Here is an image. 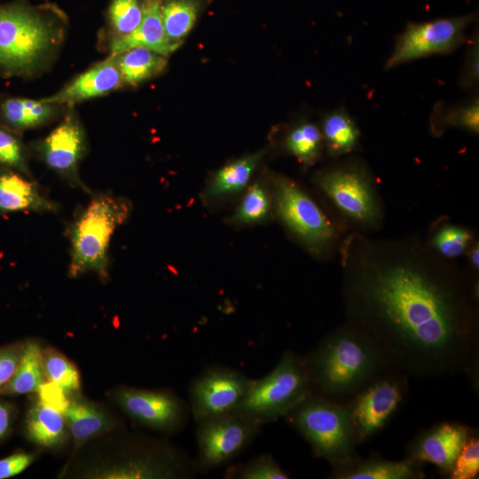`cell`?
I'll list each match as a JSON object with an SVG mask.
<instances>
[{"label": "cell", "instance_id": "3957f363", "mask_svg": "<svg viewBox=\"0 0 479 479\" xmlns=\"http://www.w3.org/2000/svg\"><path fill=\"white\" fill-rule=\"evenodd\" d=\"M303 359L313 393L338 402L389 369L373 343L347 323L326 335Z\"/></svg>", "mask_w": 479, "mask_h": 479}, {"label": "cell", "instance_id": "44dd1931", "mask_svg": "<svg viewBox=\"0 0 479 479\" xmlns=\"http://www.w3.org/2000/svg\"><path fill=\"white\" fill-rule=\"evenodd\" d=\"M264 154L263 150L228 162L220 168L203 189L206 202L216 201L242 192Z\"/></svg>", "mask_w": 479, "mask_h": 479}, {"label": "cell", "instance_id": "ab89813d", "mask_svg": "<svg viewBox=\"0 0 479 479\" xmlns=\"http://www.w3.org/2000/svg\"><path fill=\"white\" fill-rule=\"evenodd\" d=\"M35 459L34 453L16 452L0 459V479L14 476L24 471Z\"/></svg>", "mask_w": 479, "mask_h": 479}, {"label": "cell", "instance_id": "484cf974", "mask_svg": "<svg viewBox=\"0 0 479 479\" xmlns=\"http://www.w3.org/2000/svg\"><path fill=\"white\" fill-rule=\"evenodd\" d=\"M26 426L31 441L43 447H52L63 440L66 418L64 413L38 401L29 411Z\"/></svg>", "mask_w": 479, "mask_h": 479}, {"label": "cell", "instance_id": "8d00e7d4", "mask_svg": "<svg viewBox=\"0 0 479 479\" xmlns=\"http://www.w3.org/2000/svg\"><path fill=\"white\" fill-rule=\"evenodd\" d=\"M479 81V38L478 33H474L467 47L465 61L460 75V85L465 90H470L478 84Z\"/></svg>", "mask_w": 479, "mask_h": 479}, {"label": "cell", "instance_id": "5bb4252c", "mask_svg": "<svg viewBox=\"0 0 479 479\" xmlns=\"http://www.w3.org/2000/svg\"><path fill=\"white\" fill-rule=\"evenodd\" d=\"M115 397L132 420L166 433L179 430L190 412L189 406L169 390L122 388L116 391Z\"/></svg>", "mask_w": 479, "mask_h": 479}, {"label": "cell", "instance_id": "8fae6325", "mask_svg": "<svg viewBox=\"0 0 479 479\" xmlns=\"http://www.w3.org/2000/svg\"><path fill=\"white\" fill-rule=\"evenodd\" d=\"M28 148L71 187L90 195L92 193L79 172L81 162L88 152V139L75 106L68 107L53 130L44 137L31 143Z\"/></svg>", "mask_w": 479, "mask_h": 479}, {"label": "cell", "instance_id": "e575fe53", "mask_svg": "<svg viewBox=\"0 0 479 479\" xmlns=\"http://www.w3.org/2000/svg\"><path fill=\"white\" fill-rule=\"evenodd\" d=\"M471 240L467 230L452 224L442 226L432 238V246L445 257L462 255Z\"/></svg>", "mask_w": 479, "mask_h": 479}, {"label": "cell", "instance_id": "83f0119b", "mask_svg": "<svg viewBox=\"0 0 479 479\" xmlns=\"http://www.w3.org/2000/svg\"><path fill=\"white\" fill-rule=\"evenodd\" d=\"M144 0H110L102 32L103 45L132 33L140 24Z\"/></svg>", "mask_w": 479, "mask_h": 479}, {"label": "cell", "instance_id": "60d3db41", "mask_svg": "<svg viewBox=\"0 0 479 479\" xmlns=\"http://www.w3.org/2000/svg\"><path fill=\"white\" fill-rule=\"evenodd\" d=\"M13 410L9 404L0 403V439L4 437L12 426Z\"/></svg>", "mask_w": 479, "mask_h": 479}, {"label": "cell", "instance_id": "6da1fadb", "mask_svg": "<svg viewBox=\"0 0 479 479\" xmlns=\"http://www.w3.org/2000/svg\"><path fill=\"white\" fill-rule=\"evenodd\" d=\"M358 254L345 266L347 324L389 369L434 378L477 368L478 317L456 274L406 253Z\"/></svg>", "mask_w": 479, "mask_h": 479}, {"label": "cell", "instance_id": "2e32d148", "mask_svg": "<svg viewBox=\"0 0 479 479\" xmlns=\"http://www.w3.org/2000/svg\"><path fill=\"white\" fill-rule=\"evenodd\" d=\"M123 87L115 57L109 54L105 59L75 76L56 93L43 99L71 107L85 100L108 95Z\"/></svg>", "mask_w": 479, "mask_h": 479}, {"label": "cell", "instance_id": "74e56055", "mask_svg": "<svg viewBox=\"0 0 479 479\" xmlns=\"http://www.w3.org/2000/svg\"><path fill=\"white\" fill-rule=\"evenodd\" d=\"M24 344L15 343L0 348V388L14 375L20 365Z\"/></svg>", "mask_w": 479, "mask_h": 479}, {"label": "cell", "instance_id": "8992f818", "mask_svg": "<svg viewBox=\"0 0 479 479\" xmlns=\"http://www.w3.org/2000/svg\"><path fill=\"white\" fill-rule=\"evenodd\" d=\"M312 393L303 357L286 350L268 374L254 380L233 412L262 426L284 418Z\"/></svg>", "mask_w": 479, "mask_h": 479}, {"label": "cell", "instance_id": "f1b7e54d", "mask_svg": "<svg viewBox=\"0 0 479 479\" xmlns=\"http://www.w3.org/2000/svg\"><path fill=\"white\" fill-rule=\"evenodd\" d=\"M272 211L271 192L262 180L251 185L234 213L227 218L233 226L249 225L269 218Z\"/></svg>", "mask_w": 479, "mask_h": 479}, {"label": "cell", "instance_id": "5b68a950", "mask_svg": "<svg viewBox=\"0 0 479 479\" xmlns=\"http://www.w3.org/2000/svg\"><path fill=\"white\" fill-rule=\"evenodd\" d=\"M284 418L309 443L313 454L334 468L357 458V443L346 404L312 393Z\"/></svg>", "mask_w": 479, "mask_h": 479}, {"label": "cell", "instance_id": "ac0fdd59", "mask_svg": "<svg viewBox=\"0 0 479 479\" xmlns=\"http://www.w3.org/2000/svg\"><path fill=\"white\" fill-rule=\"evenodd\" d=\"M67 109L68 106L43 98L3 95L0 97V125L22 134L60 119Z\"/></svg>", "mask_w": 479, "mask_h": 479}, {"label": "cell", "instance_id": "9a60e30c", "mask_svg": "<svg viewBox=\"0 0 479 479\" xmlns=\"http://www.w3.org/2000/svg\"><path fill=\"white\" fill-rule=\"evenodd\" d=\"M475 434L469 427L443 422L420 434L408 448V458L436 465L449 475L457 455L467 438Z\"/></svg>", "mask_w": 479, "mask_h": 479}, {"label": "cell", "instance_id": "d590c367", "mask_svg": "<svg viewBox=\"0 0 479 479\" xmlns=\"http://www.w3.org/2000/svg\"><path fill=\"white\" fill-rule=\"evenodd\" d=\"M479 472V439L470 436L457 455L449 473L451 479H474Z\"/></svg>", "mask_w": 479, "mask_h": 479}, {"label": "cell", "instance_id": "d6986e66", "mask_svg": "<svg viewBox=\"0 0 479 479\" xmlns=\"http://www.w3.org/2000/svg\"><path fill=\"white\" fill-rule=\"evenodd\" d=\"M161 0H144L143 17L138 27L130 34L104 44L110 54H117L132 47H145L168 57L179 46L166 35L161 12Z\"/></svg>", "mask_w": 479, "mask_h": 479}, {"label": "cell", "instance_id": "ba28073f", "mask_svg": "<svg viewBox=\"0 0 479 479\" xmlns=\"http://www.w3.org/2000/svg\"><path fill=\"white\" fill-rule=\"evenodd\" d=\"M407 390V376L386 369L346 404L357 444L381 431L397 411Z\"/></svg>", "mask_w": 479, "mask_h": 479}, {"label": "cell", "instance_id": "30bf717a", "mask_svg": "<svg viewBox=\"0 0 479 479\" xmlns=\"http://www.w3.org/2000/svg\"><path fill=\"white\" fill-rule=\"evenodd\" d=\"M196 470L207 473L239 456L259 434L261 425L234 412L196 422Z\"/></svg>", "mask_w": 479, "mask_h": 479}, {"label": "cell", "instance_id": "7402d4cb", "mask_svg": "<svg viewBox=\"0 0 479 479\" xmlns=\"http://www.w3.org/2000/svg\"><path fill=\"white\" fill-rule=\"evenodd\" d=\"M114 55L124 86L136 87L161 74L168 65L166 56L141 46Z\"/></svg>", "mask_w": 479, "mask_h": 479}, {"label": "cell", "instance_id": "d4e9b609", "mask_svg": "<svg viewBox=\"0 0 479 479\" xmlns=\"http://www.w3.org/2000/svg\"><path fill=\"white\" fill-rule=\"evenodd\" d=\"M42 348L37 342L24 343L18 369L12 378L2 388L0 395H22L37 392L44 382Z\"/></svg>", "mask_w": 479, "mask_h": 479}, {"label": "cell", "instance_id": "1f68e13d", "mask_svg": "<svg viewBox=\"0 0 479 479\" xmlns=\"http://www.w3.org/2000/svg\"><path fill=\"white\" fill-rule=\"evenodd\" d=\"M29 153L22 134L0 125V167L34 178L28 164Z\"/></svg>", "mask_w": 479, "mask_h": 479}, {"label": "cell", "instance_id": "f35d334b", "mask_svg": "<svg viewBox=\"0 0 479 479\" xmlns=\"http://www.w3.org/2000/svg\"><path fill=\"white\" fill-rule=\"evenodd\" d=\"M39 401L64 413L69 400L65 392L59 385L48 381L43 382L37 390Z\"/></svg>", "mask_w": 479, "mask_h": 479}, {"label": "cell", "instance_id": "cb8c5ba5", "mask_svg": "<svg viewBox=\"0 0 479 479\" xmlns=\"http://www.w3.org/2000/svg\"><path fill=\"white\" fill-rule=\"evenodd\" d=\"M64 415L76 446L83 444L110 427L106 414L87 401H69Z\"/></svg>", "mask_w": 479, "mask_h": 479}, {"label": "cell", "instance_id": "9c48e42d", "mask_svg": "<svg viewBox=\"0 0 479 479\" xmlns=\"http://www.w3.org/2000/svg\"><path fill=\"white\" fill-rule=\"evenodd\" d=\"M475 20L476 14L469 13L408 24L398 35L385 68L455 51L466 40V31Z\"/></svg>", "mask_w": 479, "mask_h": 479}, {"label": "cell", "instance_id": "4316f807", "mask_svg": "<svg viewBox=\"0 0 479 479\" xmlns=\"http://www.w3.org/2000/svg\"><path fill=\"white\" fill-rule=\"evenodd\" d=\"M204 0L161 1V12L164 30L169 40L178 46L192 30Z\"/></svg>", "mask_w": 479, "mask_h": 479}, {"label": "cell", "instance_id": "ffe728a7", "mask_svg": "<svg viewBox=\"0 0 479 479\" xmlns=\"http://www.w3.org/2000/svg\"><path fill=\"white\" fill-rule=\"evenodd\" d=\"M337 479H419L424 478L422 463L411 458L389 460L380 457L357 458L352 462L333 469Z\"/></svg>", "mask_w": 479, "mask_h": 479}, {"label": "cell", "instance_id": "7a4b0ae2", "mask_svg": "<svg viewBox=\"0 0 479 479\" xmlns=\"http://www.w3.org/2000/svg\"><path fill=\"white\" fill-rule=\"evenodd\" d=\"M67 29L68 17L54 3L0 4V76L32 79L46 72L60 53Z\"/></svg>", "mask_w": 479, "mask_h": 479}, {"label": "cell", "instance_id": "b9f144b4", "mask_svg": "<svg viewBox=\"0 0 479 479\" xmlns=\"http://www.w3.org/2000/svg\"><path fill=\"white\" fill-rule=\"evenodd\" d=\"M478 245L475 246L470 251V261L471 264L475 269L478 268Z\"/></svg>", "mask_w": 479, "mask_h": 479}, {"label": "cell", "instance_id": "4fadbf2b", "mask_svg": "<svg viewBox=\"0 0 479 479\" xmlns=\"http://www.w3.org/2000/svg\"><path fill=\"white\" fill-rule=\"evenodd\" d=\"M253 382L228 366L215 365L203 370L189 388V410L195 422L233 412Z\"/></svg>", "mask_w": 479, "mask_h": 479}, {"label": "cell", "instance_id": "603a6c76", "mask_svg": "<svg viewBox=\"0 0 479 479\" xmlns=\"http://www.w3.org/2000/svg\"><path fill=\"white\" fill-rule=\"evenodd\" d=\"M324 145L331 156H340L357 149L360 131L343 107L326 114L321 123Z\"/></svg>", "mask_w": 479, "mask_h": 479}, {"label": "cell", "instance_id": "4dcf8cb0", "mask_svg": "<svg viewBox=\"0 0 479 479\" xmlns=\"http://www.w3.org/2000/svg\"><path fill=\"white\" fill-rule=\"evenodd\" d=\"M324 147L320 129L312 122H302L294 126L285 138V148L305 165L314 163Z\"/></svg>", "mask_w": 479, "mask_h": 479}, {"label": "cell", "instance_id": "277c9868", "mask_svg": "<svg viewBox=\"0 0 479 479\" xmlns=\"http://www.w3.org/2000/svg\"><path fill=\"white\" fill-rule=\"evenodd\" d=\"M131 210L132 204L125 197L111 192L90 194L89 202L75 213L67 230L69 277L92 272L103 282L108 279L110 241Z\"/></svg>", "mask_w": 479, "mask_h": 479}, {"label": "cell", "instance_id": "836d02e7", "mask_svg": "<svg viewBox=\"0 0 479 479\" xmlns=\"http://www.w3.org/2000/svg\"><path fill=\"white\" fill-rule=\"evenodd\" d=\"M225 478L232 479H287L289 475L270 455L263 454L251 460L230 467Z\"/></svg>", "mask_w": 479, "mask_h": 479}, {"label": "cell", "instance_id": "f546056e", "mask_svg": "<svg viewBox=\"0 0 479 479\" xmlns=\"http://www.w3.org/2000/svg\"><path fill=\"white\" fill-rule=\"evenodd\" d=\"M431 126L434 130L455 127L478 134L479 132V100L473 98L463 103L446 106L439 103L435 106L431 115Z\"/></svg>", "mask_w": 479, "mask_h": 479}, {"label": "cell", "instance_id": "7c38bea8", "mask_svg": "<svg viewBox=\"0 0 479 479\" xmlns=\"http://www.w3.org/2000/svg\"><path fill=\"white\" fill-rule=\"evenodd\" d=\"M316 183L348 217L362 224H375L380 204L366 169L351 162L318 173Z\"/></svg>", "mask_w": 479, "mask_h": 479}, {"label": "cell", "instance_id": "e0dca14e", "mask_svg": "<svg viewBox=\"0 0 479 479\" xmlns=\"http://www.w3.org/2000/svg\"><path fill=\"white\" fill-rule=\"evenodd\" d=\"M59 204L37 182L13 169L0 167V217L16 212L54 213Z\"/></svg>", "mask_w": 479, "mask_h": 479}, {"label": "cell", "instance_id": "52a82bcc", "mask_svg": "<svg viewBox=\"0 0 479 479\" xmlns=\"http://www.w3.org/2000/svg\"><path fill=\"white\" fill-rule=\"evenodd\" d=\"M272 209L289 232L310 251L320 254L334 239V229L317 203L291 179L273 176Z\"/></svg>", "mask_w": 479, "mask_h": 479}, {"label": "cell", "instance_id": "d6a6232c", "mask_svg": "<svg viewBox=\"0 0 479 479\" xmlns=\"http://www.w3.org/2000/svg\"><path fill=\"white\" fill-rule=\"evenodd\" d=\"M42 360L48 381L56 383L67 393L80 389L79 372L64 355L53 349H47L42 352Z\"/></svg>", "mask_w": 479, "mask_h": 479}]
</instances>
